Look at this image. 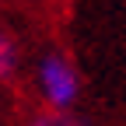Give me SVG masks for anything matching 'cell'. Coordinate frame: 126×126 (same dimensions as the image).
Instances as JSON below:
<instances>
[{"instance_id": "obj_1", "label": "cell", "mask_w": 126, "mask_h": 126, "mask_svg": "<svg viewBox=\"0 0 126 126\" xmlns=\"http://www.w3.org/2000/svg\"><path fill=\"white\" fill-rule=\"evenodd\" d=\"M39 91L49 109H70L77 102V91H81V81H77L74 63L63 53H49L39 63Z\"/></svg>"}, {"instance_id": "obj_2", "label": "cell", "mask_w": 126, "mask_h": 126, "mask_svg": "<svg viewBox=\"0 0 126 126\" xmlns=\"http://www.w3.org/2000/svg\"><path fill=\"white\" fill-rule=\"evenodd\" d=\"M14 70H18V42H14V35L0 25V81H7Z\"/></svg>"}, {"instance_id": "obj_3", "label": "cell", "mask_w": 126, "mask_h": 126, "mask_svg": "<svg viewBox=\"0 0 126 126\" xmlns=\"http://www.w3.org/2000/svg\"><path fill=\"white\" fill-rule=\"evenodd\" d=\"M25 126H81V123L70 116V109H42V112H35Z\"/></svg>"}]
</instances>
